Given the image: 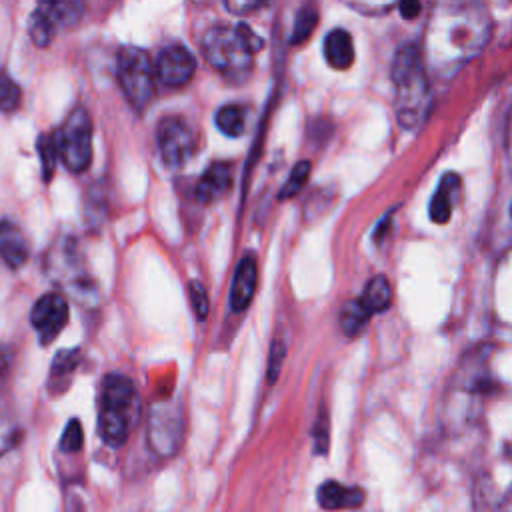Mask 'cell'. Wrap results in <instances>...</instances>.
Here are the masks:
<instances>
[{"label": "cell", "mask_w": 512, "mask_h": 512, "mask_svg": "<svg viewBox=\"0 0 512 512\" xmlns=\"http://www.w3.org/2000/svg\"><path fill=\"white\" fill-rule=\"evenodd\" d=\"M224 6H226V10H230L238 16H244L246 12H254V10L262 8L264 2H226Z\"/></svg>", "instance_id": "cell-35"}, {"label": "cell", "mask_w": 512, "mask_h": 512, "mask_svg": "<svg viewBox=\"0 0 512 512\" xmlns=\"http://www.w3.org/2000/svg\"><path fill=\"white\" fill-rule=\"evenodd\" d=\"M116 74L126 100L134 110H144L154 96L156 70L146 50L124 46L116 56Z\"/></svg>", "instance_id": "cell-4"}, {"label": "cell", "mask_w": 512, "mask_h": 512, "mask_svg": "<svg viewBox=\"0 0 512 512\" xmlns=\"http://www.w3.org/2000/svg\"><path fill=\"white\" fill-rule=\"evenodd\" d=\"M30 256V244L20 226L10 220L0 222V258L10 268H20Z\"/></svg>", "instance_id": "cell-14"}, {"label": "cell", "mask_w": 512, "mask_h": 512, "mask_svg": "<svg viewBox=\"0 0 512 512\" xmlns=\"http://www.w3.org/2000/svg\"><path fill=\"white\" fill-rule=\"evenodd\" d=\"M256 280H258V264L252 254H246L234 272L232 286H230V306L232 310L240 312L248 308L252 302V296L256 292Z\"/></svg>", "instance_id": "cell-11"}, {"label": "cell", "mask_w": 512, "mask_h": 512, "mask_svg": "<svg viewBox=\"0 0 512 512\" xmlns=\"http://www.w3.org/2000/svg\"><path fill=\"white\" fill-rule=\"evenodd\" d=\"M80 362V352L78 350H62L56 354L52 362V376H62L74 372V368Z\"/></svg>", "instance_id": "cell-30"}, {"label": "cell", "mask_w": 512, "mask_h": 512, "mask_svg": "<svg viewBox=\"0 0 512 512\" xmlns=\"http://www.w3.org/2000/svg\"><path fill=\"white\" fill-rule=\"evenodd\" d=\"M156 140H158L162 160L170 168H178L186 164L196 148L194 130L182 116L162 118L156 130Z\"/></svg>", "instance_id": "cell-7"}, {"label": "cell", "mask_w": 512, "mask_h": 512, "mask_svg": "<svg viewBox=\"0 0 512 512\" xmlns=\"http://www.w3.org/2000/svg\"><path fill=\"white\" fill-rule=\"evenodd\" d=\"M506 152H508V158H510V164H512V112H510L508 126H506Z\"/></svg>", "instance_id": "cell-37"}, {"label": "cell", "mask_w": 512, "mask_h": 512, "mask_svg": "<svg viewBox=\"0 0 512 512\" xmlns=\"http://www.w3.org/2000/svg\"><path fill=\"white\" fill-rule=\"evenodd\" d=\"M360 302L366 306L370 314H378L386 310L392 302V284L384 274H376L366 282V288L360 296Z\"/></svg>", "instance_id": "cell-18"}, {"label": "cell", "mask_w": 512, "mask_h": 512, "mask_svg": "<svg viewBox=\"0 0 512 512\" xmlns=\"http://www.w3.org/2000/svg\"><path fill=\"white\" fill-rule=\"evenodd\" d=\"M262 38L246 24H218L204 32L202 54L206 62L230 82H242L252 70V54L260 50Z\"/></svg>", "instance_id": "cell-3"}, {"label": "cell", "mask_w": 512, "mask_h": 512, "mask_svg": "<svg viewBox=\"0 0 512 512\" xmlns=\"http://www.w3.org/2000/svg\"><path fill=\"white\" fill-rule=\"evenodd\" d=\"M248 110L240 104H226L222 106L218 112H216V126L222 134L226 136H232V138H238L244 134L246 130V114Z\"/></svg>", "instance_id": "cell-20"}, {"label": "cell", "mask_w": 512, "mask_h": 512, "mask_svg": "<svg viewBox=\"0 0 512 512\" xmlns=\"http://www.w3.org/2000/svg\"><path fill=\"white\" fill-rule=\"evenodd\" d=\"M318 24V12L314 6H302L296 14L294 20V28H292V36H290V44L298 46L302 42H306L310 38V34L314 32Z\"/></svg>", "instance_id": "cell-23"}, {"label": "cell", "mask_w": 512, "mask_h": 512, "mask_svg": "<svg viewBox=\"0 0 512 512\" xmlns=\"http://www.w3.org/2000/svg\"><path fill=\"white\" fill-rule=\"evenodd\" d=\"M314 442H316L318 454H324L328 450V416H326V412L318 414V420L314 426Z\"/></svg>", "instance_id": "cell-32"}, {"label": "cell", "mask_w": 512, "mask_h": 512, "mask_svg": "<svg viewBox=\"0 0 512 512\" xmlns=\"http://www.w3.org/2000/svg\"><path fill=\"white\" fill-rule=\"evenodd\" d=\"M188 294H190V302H192V308L196 312V316L200 320L206 318L208 314V292L206 288L200 284V282H190V288H188Z\"/></svg>", "instance_id": "cell-31"}, {"label": "cell", "mask_w": 512, "mask_h": 512, "mask_svg": "<svg viewBox=\"0 0 512 512\" xmlns=\"http://www.w3.org/2000/svg\"><path fill=\"white\" fill-rule=\"evenodd\" d=\"M134 402V384L124 374H108L102 380V408L126 414Z\"/></svg>", "instance_id": "cell-15"}, {"label": "cell", "mask_w": 512, "mask_h": 512, "mask_svg": "<svg viewBox=\"0 0 512 512\" xmlns=\"http://www.w3.org/2000/svg\"><path fill=\"white\" fill-rule=\"evenodd\" d=\"M20 440V428L8 412H0V456L12 450Z\"/></svg>", "instance_id": "cell-27"}, {"label": "cell", "mask_w": 512, "mask_h": 512, "mask_svg": "<svg viewBox=\"0 0 512 512\" xmlns=\"http://www.w3.org/2000/svg\"><path fill=\"white\" fill-rule=\"evenodd\" d=\"M22 102V90L16 80L6 72L0 70V110L14 112Z\"/></svg>", "instance_id": "cell-26"}, {"label": "cell", "mask_w": 512, "mask_h": 512, "mask_svg": "<svg viewBox=\"0 0 512 512\" xmlns=\"http://www.w3.org/2000/svg\"><path fill=\"white\" fill-rule=\"evenodd\" d=\"M184 438L182 410L174 400H162L150 406L148 444L160 458H172Z\"/></svg>", "instance_id": "cell-6"}, {"label": "cell", "mask_w": 512, "mask_h": 512, "mask_svg": "<svg viewBox=\"0 0 512 512\" xmlns=\"http://www.w3.org/2000/svg\"><path fill=\"white\" fill-rule=\"evenodd\" d=\"M28 32H30V38L36 46L44 48L50 44V40L54 38V28L50 24V20L44 16V12L40 8H36L32 14H30V20H28Z\"/></svg>", "instance_id": "cell-25"}, {"label": "cell", "mask_w": 512, "mask_h": 512, "mask_svg": "<svg viewBox=\"0 0 512 512\" xmlns=\"http://www.w3.org/2000/svg\"><path fill=\"white\" fill-rule=\"evenodd\" d=\"M38 154L42 160V174L44 180L52 178V172L56 168V158H58V150H56V142L54 136H40L38 138Z\"/></svg>", "instance_id": "cell-28"}, {"label": "cell", "mask_w": 512, "mask_h": 512, "mask_svg": "<svg viewBox=\"0 0 512 512\" xmlns=\"http://www.w3.org/2000/svg\"><path fill=\"white\" fill-rule=\"evenodd\" d=\"M12 368V350L0 342V384L8 378Z\"/></svg>", "instance_id": "cell-34"}, {"label": "cell", "mask_w": 512, "mask_h": 512, "mask_svg": "<svg viewBox=\"0 0 512 512\" xmlns=\"http://www.w3.org/2000/svg\"><path fill=\"white\" fill-rule=\"evenodd\" d=\"M284 342L282 340H276L270 348V362H268V380L274 382L278 372H280V366H282V360H284Z\"/></svg>", "instance_id": "cell-33"}, {"label": "cell", "mask_w": 512, "mask_h": 512, "mask_svg": "<svg viewBox=\"0 0 512 512\" xmlns=\"http://www.w3.org/2000/svg\"><path fill=\"white\" fill-rule=\"evenodd\" d=\"M68 302L58 292H48L36 300L30 312V322L40 334L42 344L52 342L68 322Z\"/></svg>", "instance_id": "cell-8"}, {"label": "cell", "mask_w": 512, "mask_h": 512, "mask_svg": "<svg viewBox=\"0 0 512 512\" xmlns=\"http://www.w3.org/2000/svg\"><path fill=\"white\" fill-rule=\"evenodd\" d=\"M154 70H156V78L162 84L178 88V86H184L192 78V74L196 70V58L184 46H178V44L166 46L158 54Z\"/></svg>", "instance_id": "cell-9"}, {"label": "cell", "mask_w": 512, "mask_h": 512, "mask_svg": "<svg viewBox=\"0 0 512 512\" xmlns=\"http://www.w3.org/2000/svg\"><path fill=\"white\" fill-rule=\"evenodd\" d=\"M510 216H512V204H510Z\"/></svg>", "instance_id": "cell-39"}, {"label": "cell", "mask_w": 512, "mask_h": 512, "mask_svg": "<svg viewBox=\"0 0 512 512\" xmlns=\"http://www.w3.org/2000/svg\"><path fill=\"white\" fill-rule=\"evenodd\" d=\"M504 512H512V484H510V488L504 492Z\"/></svg>", "instance_id": "cell-38"}, {"label": "cell", "mask_w": 512, "mask_h": 512, "mask_svg": "<svg viewBox=\"0 0 512 512\" xmlns=\"http://www.w3.org/2000/svg\"><path fill=\"white\" fill-rule=\"evenodd\" d=\"M370 316L372 314L366 310V306L360 302V298H356V300L344 304V308L340 312V328L346 336H354L366 326Z\"/></svg>", "instance_id": "cell-22"}, {"label": "cell", "mask_w": 512, "mask_h": 512, "mask_svg": "<svg viewBox=\"0 0 512 512\" xmlns=\"http://www.w3.org/2000/svg\"><path fill=\"white\" fill-rule=\"evenodd\" d=\"M316 500L324 510H352L360 508L366 500V492L360 486H346L336 480H326L318 486Z\"/></svg>", "instance_id": "cell-10"}, {"label": "cell", "mask_w": 512, "mask_h": 512, "mask_svg": "<svg viewBox=\"0 0 512 512\" xmlns=\"http://www.w3.org/2000/svg\"><path fill=\"white\" fill-rule=\"evenodd\" d=\"M38 8L50 20L54 30L70 28L82 18V4L76 2H44Z\"/></svg>", "instance_id": "cell-19"}, {"label": "cell", "mask_w": 512, "mask_h": 512, "mask_svg": "<svg viewBox=\"0 0 512 512\" xmlns=\"http://www.w3.org/2000/svg\"><path fill=\"white\" fill-rule=\"evenodd\" d=\"M82 444H84L82 424H80V420L72 418V420L66 424L64 432H62L60 450H64V452H78V450L82 448Z\"/></svg>", "instance_id": "cell-29"}, {"label": "cell", "mask_w": 512, "mask_h": 512, "mask_svg": "<svg viewBox=\"0 0 512 512\" xmlns=\"http://www.w3.org/2000/svg\"><path fill=\"white\" fill-rule=\"evenodd\" d=\"M390 76L396 92V120L404 130H416L428 114L430 82L424 54L414 42L396 50Z\"/></svg>", "instance_id": "cell-2"}, {"label": "cell", "mask_w": 512, "mask_h": 512, "mask_svg": "<svg viewBox=\"0 0 512 512\" xmlns=\"http://www.w3.org/2000/svg\"><path fill=\"white\" fill-rule=\"evenodd\" d=\"M420 4L418 2H402L400 4V12L404 18H414L418 12H420Z\"/></svg>", "instance_id": "cell-36"}, {"label": "cell", "mask_w": 512, "mask_h": 512, "mask_svg": "<svg viewBox=\"0 0 512 512\" xmlns=\"http://www.w3.org/2000/svg\"><path fill=\"white\" fill-rule=\"evenodd\" d=\"M232 184V164L230 162H212L196 184V198L204 204H210L222 198Z\"/></svg>", "instance_id": "cell-13"}, {"label": "cell", "mask_w": 512, "mask_h": 512, "mask_svg": "<svg viewBox=\"0 0 512 512\" xmlns=\"http://www.w3.org/2000/svg\"><path fill=\"white\" fill-rule=\"evenodd\" d=\"M474 512H504V494H498L486 476L474 488Z\"/></svg>", "instance_id": "cell-21"}, {"label": "cell", "mask_w": 512, "mask_h": 512, "mask_svg": "<svg viewBox=\"0 0 512 512\" xmlns=\"http://www.w3.org/2000/svg\"><path fill=\"white\" fill-rule=\"evenodd\" d=\"M98 434L108 446H122L128 436V416L122 412L102 408L98 414Z\"/></svg>", "instance_id": "cell-17"}, {"label": "cell", "mask_w": 512, "mask_h": 512, "mask_svg": "<svg viewBox=\"0 0 512 512\" xmlns=\"http://www.w3.org/2000/svg\"><path fill=\"white\" fill-rule=\"evenodd\" d=\"M324 58L336 70H346L354 62V40L348 30L334 28L324 38Z\"/></svg>", "instance_id": "cell-16"}, {"label": "cell", "mask_w": 512, "mask_h": 512, "mask_svg": "<svg viewBox=\"0 0 512 512\" xmlns=\"http://www.w3.org/2000/svg\"><path fill=\"white\" fill-rule=\"evenodd\" d=\"M460 190H462V180L456 172H446L438 186H436V192L430 200V208H428V214H430V220H434L436 224H444L452 218V210L460 198Z\"/></svg>", "instance_id": "cell-12"}, {"label": "cell", "mask_w": 512, "mask_h": 512, "mask_svg": "<svg viewBox=\"0 0 512 512\" xmlns=\"http://www.w3.org/2000/svg\"><path fill=\"white\" fill-rule=\"evenodd\" d=\"M58 158L70 172H84L92 160V120L84 108H74L52 134Z\"/></svg>", "instance_id": "cell-5"}, {"label": "cell", "mask_w": 512, "mask_h": 512, "mask_svg": "<svg viewBox=\"0 0 512 512\" xmlns=\"http://www.w3.org/2000/svg\"><path fill=\"white\" fill-rule=\"evenodd\" d=\"M490 28V14L478 2L436 4L426 26L430 60L448 66L472 58L484 48Z\"/></svg>", "instance_id": "cell-1"}, {"label": "cell", "mask_w": 512, "mask_h": 512, "mask_svg": "<svg viewBox=\"0 0 512 512\" xmlns=\"http://www.w3.org/2000/svg\"><path fill=\"white\" fill-rule=\"evenodd\" d=\"M310 170H312L310 160H300V162H296V164L292 166V170H290L286 182L282 184V188H280V192H278V198H280V200H286V198L296 196V194L304 188V184L308 182Z\"/></svg>", "instance_id": "cell-24"}]
</instances>
